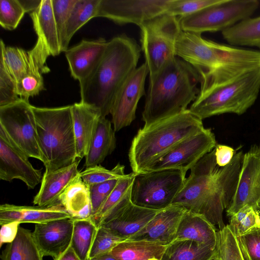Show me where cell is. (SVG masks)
<instances>
[{"label": "cell", "mask_w": 260, "mask_h": 260, "mask_svg": "<svg viewBox=\"0 0 260 260\" xmlns=\"http://www.w3.org/2000/svg\"><path fill=\"white\" fill-rule=\"evenodd\" d=\"M202 120L189 109L139 129L128 152L133 172L142 173L182 140L202 131Z\"/></svg>", "instance_id": "4"}, {"label": "cell", "mask_w": 260, "mask_h": 260, "mask_svg": "<svg viewBox=\"0 0 260 260\" xmlns=\"http://www.w3.org/2000/svg\"><path fill=\"white\" fill-rule=\"evenodd\" d=\"M73 229L74 219H60L36 224L32 235L44 256L54 259L71 244Z\"/></svg>", "instance_id": "17"}, {"label": "cell", "mask_w": 260, "mask_h": 260, "mask_svg": "<svg viewBox=\"0 0 260 260\" xmlns=\"http://www.w3.org/2000/svg\"><path fill=\"white\" fill-rule=\"evenodd\" d=\"M136 175L133 172L119 179L99 211L91 217L98 227L132 203V190Z\"/></svg>", "instance_id": "28"}, {"label": "cell", "mask_w": 260, "mask_h": 260, "mask_svg": "<svg viewBox=\"0 0 260 260\" xmlns=\"http://www.w3.org/2000/svg\"><path fill=\"white\" fill-rule=\"evenodd\" d=\"M258 146H259V149H260V144H259V145Z\"/></svg>", "instance_id": "55"}, {"label": "cell", "mask_w": 260, "mask_h": 260, "mask_svg": "<svg viewBox=\"0 0 260 260\" xmlns=\"http://www.w3.org/2000/svg\"><path fill=\"white\" fill-rule=\"evenodd\" d=\"M124 166L118 163L112 170H108L101 165L86 168L80 172L79 175L88 186L100 183L113 179H119L124 177Z\"/></svg>", "instance_id": "40"}, {"label": "cell", "mask_w": 260, "mask_h": 260, "mask_svg": "<svg viewBox=\"0 0 260 260\" xmlns=\"http://www.w3.org/2000/svg\"><path fill=\"white\" fill-rule=\"evenodd\" d=\"M88 260H117L110 253L88 258Z\"/></svg>", "instance_id": "51"}, {"label": "cell", "mask_w": 260, "mask_h": 260, "mask_svg": "<svg viewBox=\"0 0 260 260\" xmlns=\"http://www.w3.org/2000/svg\"><path fill=\"white\" fill-rule=\"evenodd\" d=\"M168 245L146 240H128L121 242L110 253L117 260H161Z\"/></svg>", "instance_id": "29"}, {"label": "cell", "mask_w": 260, "mask_h": 260, "mask_svg": "<svg viewBox=\"0 0 260 260\" xmlns=\"http://www.w3.org/2000/svg\"><path fill=\"white\" fill-rule=\"evenodd\" d=\"M201 81L198 71L191 64L176 56L154 74L149 83L142 112L144 127L179 114L187 109L200 92Z\"/></svg>", "instance_id": "3"}, {"label": "cell", "mask_w": 260, "mask_h": 260, "mask_svg": "<svg viewBox=\"0 0 260 260\" xmlns=\"http://www.w3.org/2000/svg\"><path fill=\"white\" fill-rule=\"evenodd\" d=\"M216 145L215 137L211 129L204 128L180 142L143 172L170 169L187 172L205 155L212 151Z\"/></svg>", "instance_id": "12"}, {"label": "cell", "mask_w": 260, "mask_h": 260, "mask_svg": "<svg viewBox=\"0 0 260 260\" xmlns=\"http://www.w3.org/2000/svg\"><path fill=\"white\" fill-rule=\"evenodd\" d=\"M72 218L60 204L50 207L18 206L9 204L0 206V224L13 221L40 224Z\"/></svg>", "instance_id": "20"}, {"label": "cell", "mask_w": 260, "mask_h": 260, "mask_svg": "<svg viewBox=\"0 0 260 260\" xmlns=\"http://www.w3.org/2000/svg\"><path fill=\"white\" fill-rule=\"evenodd\" d=\"M45 90L41 74H27L17 82V92L20 98L29 100Z\"/></svg>", "instance_id": "45"}, {"label": "cell", "mask_w": 260, "mask_h": 260, "mask_svg": "<svg viewBox=\"0 0 260 260\" xmlns=\"http://www.w3.org/2000/svg\"><path fill=\"white\" fill-rule=\"evenodd\" d=\"M77 0H52V8L58 31L61 52L68 49L66 26L70 13Z\"/></svg>", "instance_id": "39"}, {"label": "cell", "mask_w": 260, "mask_h": 260, "mask_svg": "<svg viewBox=\"0 0 260 260\" xmlns=\"http://www.w3.org/2000/svg\"><path fill=\"white\" fill-rule=\"evenodd\" d=\"M54 260H81L70 245Z\"/></svg>", "instance_id": "50"}, {"label": "cell", "mask_w": 260, "mask_h": 260, "mask_svg": "<svg viewBox=\"0 0 260 260\" xmlns=\"http://www.w3.org/2000/svg\"><path fill=\"white\" fill-rule=\"evenodd\" d=\"M73 130L77 158L85 157L96 123L101 116L100 110L82 102L71 105Z\"/></svg>", "instance_id": "23"}, {"label": "cell", "mask_w": 260, "mask_h": 260, "mask_svg": "<svg viewBox=\"0 0 260 260\" xmlns=\"http://www.w3.org/2000/svg\"><path fill=\"white\" fill-rule=\"evenodd\" d=\"M79 162L77 160L69 166L52 172L45 171L40 189L34 198V204L40 207L58 205L60 195L80 173Z\"/></svg>", "instance_id": "21"}, {"label": "cell", "mask_w": 260, "mask_h": 260, "mask_svg": "<svg viewBox=\"0 0 260 260\" xmlns=\"http://www.w3.org/2000/svg\"><path fill=\"white\" fill-rule=\"evenodd\" d=\"M216 250L220 260H245L237 238L229 224L217 232Z\"/></svg>", "instance_id": "37"}, {"label": "cell", "mask_w": 260, "mask_h": 260, "mask_svg": "<svg viewBox=\"0 0 260 260\" xmlns=\"http://www.w3.org/2000/svg\"><path fill=\"white\" fill-rule=\"evenodd\" d=\"M115 131L111 122L101 116L95 126L85 157L86 168L98 165L111 154L116 147Z\"/></svg>", "instance_id": "27"}, {"label": "cell", "mask_w": 260, "mask_h": 260, "mask_svg": "<svg viewBox=\"0 0 260 260\" xmlns=\"http://www.w3.org/2000/svg\"><path fill=\"white\" fill-rule=\"evenodd\" d=\"M235 150L229 146L217 144L215 148V155L217 165L224 167L230 163L234 155Z\"/></svg>", "instance_id": "48"}, {"label": "cell", "mask_w": 260, "mask_h": 260, "mask_svg": "<svg viewBox=\"0 0 260 260\" xmlns=\"http://www.w3.org/2000/svg\"><path fill=\"white\" fill-rule=\"evenodd\" d=\"M118 180H111L88 186L92 205L91 217L99 211L117 184Z\"/></svg>", "instance_id": "46"}, {"label": "cell", "mask_w": 260, "mask_h": 260, "mask_svg": "<svg viewBox=\"0 0 260 260\" xmlns=\"http://www.w3.org/2000/svg\"><path fill=\"white\" fill-rule=\"evenodd\" d=\"M19 0H0V25L4 29H16L25 14Z\"/></svg>", "instance_id": "41"}, {"label": "cell", "mask_w": 260, "mask_h": 260, "mask_svg": "<svg viewBox=\"0 0 260 260\" xmlns=\"http://www.w3.org/2000/svg\"><path fill=\"white\" fill-rule=\"evenodd\" d=\"M45 171L69 166L77 159L71 105L56 108L32 106Z\"/></svg>", "instance_id": "5"}, {"label": "cell", "mask_w": 260, "mask_h": 260, "mask_svg": "<svg viewBox=\"0 0 260 260\" xmlns=\"http://www.w3.org/2000/svg\"><path fill=\"white\" fill-rule=\"evenodd\" d=\"M0 127L10 141L28 157L42 161L36 119L29 100L20 98L0 107Z\"/></svg>", "instance_id": "10"}, {"label": "cell", "mask_w": 260, "mask_h": 260, "mask_svg": "<svg viewBox=\"0 0 260 260\" xmlns=\"http://www.w3.org/2000/svg\"><path fill=\"white\" fill-rule=\"evenodd\" d=\"M108 42L103 38L82 40L65 53L72 77L80 81L92 72L101 60Z\"/></svg>", "instance_id": "19"}, {"label": "cell", "mask_w": 260, "mask_h": 260, "mask_svg": "<svg viewBox=\"0 0 260 260\" xmlns=\"http://www.w3.org/2000/svg\"><path fill=\"white\" fill-rule=\"evenodd\" d=\"M98 227L91 217L74 219L71 246L81 260H88Z\"/></svg>", "instance_id": "33"}, {"label": "cell", "mask_w": 260, "mask_h": 260, "mask_svg": "<svg viewBox=\"0 0 260 260\" xmlns=\"http://www.w3.org/2000/svg\"><path fill=\"white\" fill-rule=\"evenodd\" d=\"M29 15L38 38L44 43L51 55H59L61 52L52 0H42L39 7Z\"/></svg>", "instance_id": "25"}, {"label": "cell", "mask_w": 260, "mask_h": 260, "mask_svg": "<svg viewBox=\"0 0 260 260\" xmlns=\"http://www.w3.org/2000/svg\"><path fill=\"white\" fill-rule=\"evenodd\" d=\"M149 71L145 63L129 76L115 97L110 114L115 132L129 125L136 118L138 102L145 94Z\"/></svg>", "instance_id": "14"}, {"label": "cell", "mask_w": 260, "mask_h": 260, "mask_svg": "<svg viewBox=\"0 0 260 260\" xmlns=\"http://www.w3.org/2000/svg\"><path fill=\"white\" fill-rule=\"evenodd\" d=\"M175 55L199 73L200 90L223 85L260 68V51L229 46L181 31Z\"/></svg>", "instance_id": "1"}, {"label": "cell", "mask_w": 260, "mask_h": 260, "mask_svg": "<svg viewBox=\"0 0 260 260\" xmlns=\"http://www.w3.org/2000/svg\"><path fill=\"white\" fill-rule=\"evenodd\" d=\"M141 50L149 76L156 73L175 55V43L182 31L179 18L167 13L140 25Z\"/></svg>", "instance_id": "7"}, {"label": "cell", "mask_w": 260, "mask_h": 260, "mask_svg": "<svg viewBox=\"0 0 260 260\" xmlns=\"http://www.w3.org/2000/svg\"><path fill=\"white\" fill-rule=\"evenodd\" d=\"M20 223L13 221L3 224L0 231V247L4 244L12 243L16 238Z\"/></svg>", "instance_id": "47"}, {"label": "cell", "mask_w": 260, "mask_h": 260, "mask_svg": "<svg viewBox=\"0 0 260 260\" xmlns=\"http://www.w3.org/2000/svg\"><path fill=\"white\" fill-rule=\"evenodd\" d=\"M222 35L231 45L260 49V16L244 19L222 31Z\"/></svg>", "instance_id": "32"}, {"label": "cell", "mask_w": 260, "mask_h": 260, "mask_svg": "<svg viewBox=\"0 0 260 260\" xmlns=\"http://www.w3.org/2000/svg\"><path fill=\"white\" fill-rule=\"evenodd\" d=\"M259 210H260V203H259Z\"/></svg>", "instance_id": "54"}, {"label": "cell", "mask_w": 260, "mask_h": 260, "mask_svg": "<svg viewBox=\"0 0 260 260\" xmlns=\"http://www.w3.org/2000/svg\"><path fill=\"white\" fill-rule=\"evenodd\" d=\"M42 170L35 169L28 157L9 140L0 127V179L23 181L29 189H34L42 181Z\"/></svg>", "instance_id": "16"}, {"label": "cell", "mask_w": 260, "mask_h": 260, "mask_svg": "<svg viewBox=\"0 0 260 260\" xmlns=\"http://www.w3.org/2000/svg\"><path fill=\"white\" fill-rule=\"evenodd\" d=\"M216 248L189 240H174L168 244L161 260H212Z\"/></svg>", "instance_id": "30"}, {"label": "cell", "mask_w": 260, "mask_h": 260, "mask_svg": "<svg viewBox=\"0 0 260 260\" xmlns=\"http://www.w3.org/2000/svg\"><path fill=\"white\" fill-rule=\"evenodd\" d=\"M100 0H77L66 26L67 40L70 43L74 35L84 24L96 17Z\"/></svg>", "instance_id": "35"}, {"label": "cell", "mask_w": 260, "mask_h": 260, "mask_svg": "<svg viewBox=\"0 0 260 260\" xmlns=\"http://www.w3.org/2000/svg\"><path fill=\"white\" fill-rule=\"evenodd\" d=\"M260 91V68L223 85L200 90L189 110L200 119L224 113L244 114Z\"/></svg>", "instance_id": "6"}, {"label": "cell", "mask_w": 260, "mask_h": 260, "mask_svg": "<svg viewBox=\"0 0 260 260\" xmlns=\"http://www.w3.org/2000/svg\"><path fill=\"white\" fill-rule=\"evenodd\" d=\"M141 48L136 40L122 34L108 41L96 67L79 81L81 102L110 114L113 102L124 83L137 68Z\"/></svg>", "instance_id": "2"}, {"label": "cell", "mask_w": 260, "mask_h": 260, "mask_svg": "<svg viewBox=\"0 0 260 260\" xmlns=\"http://www.w3.org/2000/svg\"><path fill=\"white\" fill-rule=\"evenodd\" d=\"M259 6L257 0H221L178 18L183 31L200 35L205 32L222 31L250 17Z\"/></svg>", "instance_id": "9"}, {"label": "cell", "mask_w": 260, "mask_h": 260, "mask_svg": "<svg viewBox=\"0 0 260 260\" xmlns=\"http://www.w3.org/2000/svg\"><path fill=\"white\" fill-rule=\"evenodd\" d=\"M20 98L17 92L16 81L0 59V107L14 103Z\"/></svg>", "instance_id": "42"}, {"label": "cell", "mask_w": 260, "mask_h": 260, "mask_svg": "<svg viewBox=\"0 0 260 260\" xmlns=\"http://www.w3.org/2000/svg\"><path fill=\"white\" fill-rule=\"evenodd\" d=\"M172 0H100L96 17L107 18L119 24L138 26L166 13Z\"/></svg>", "instance_id": "13"}, {"label": "cell", "mask_w": 260, "mask_h": 260, "mask_svg": "<svg viewBox=\"0 0 260 260\" xmlns=\"http://www.w3.org/2000/svg\"><path fill=\"white\" fill-rule=\"evenodd\" d=\"M212 260H220V259L216 255V256Z\"/></svg>", "instance_id": "52"}, {"label": "cell", "mask_w": 260, "mask_h": 260, "mask_svg": "<svg viewBox=\"0 0 260 260\" xmlns=\"http://www.w3.org/2000/svg\"><path fill=\"white\" fill-rule=\"evenodd\" d=\"M149 260H159V259H157L156 258H151V259H150Z\"/></svg>", "instance_id": "53"}, {"label": "cell", "mask_w": 260, "mask_h": 260, "mask_svg": "<svg viewBox=\"0 0 260 260\" xmlns=\"http://www.w3.org/2000/svg\"><path fill=\"white\" fill-rule=\"evenodd\" d=\"M260 203V149L253 145L244 154L235 194L226 209L230 217L248 205L259 210Z\"/></svg>", "instance_id": "15"}, {"label": "cell", "mask_w": 260, "mask_h": 260, "mask_svg": "<svg viewBox=\"0 0 260 260\" xmlns=\"http://www.w3.org/2000/svg\"><path fill=\"white\" fill-rule=\"evenodd\" d=\"M186 174L177 169L136 174L132 190V203L155 210L171 205L184 185Z\"/></svg>", "instance_id": "8"}, {"label": "cell", "mask_w": 260, "mask_h": 260, "mask_svg": "<svg viewBox=\"0 0 260 260\" xmlns=\"http://www.w3.org/2000/svg\"><path fill=\"white\" fill-rule=\"evenodd\" d=\"M221 0H172L166 13L181 18L194 13Z\"/></svg>", "instance_id": "43"}, {"label": "cell", "mask_w": 260, "mask_h": 260, "mask_svg": "<svg viewBox=\"0 0 260 260\" xmlns=\"http://www.w3.org/2000/svg\"><path fill=\"white\" fill-rule=\"evenodd\" d=\"M237 238L245 260H260V229Z\"/></svg>", "instance_id": "44"}, {"label": "cell", "mask_w": 260, "mask_h": 260, "mask_svg": "<svg viewBox=\"0 0 260 260\" xmlns=\"http://www.w3.org/2000/svg\"><path fill=\"white\" fill-rule=\"evenodd\" d=\"M215 148L205 155L190 169L188 177L173 200L172 205L180 206L187 211L208 217V201L216 173Z\"/></svg>", "instance_id": "11"}, {"label": "cell", "mask_w": 260, "mask_h": 260, "mask_svg": "<svg viewBox=\"0 0 260 260\" xmlns=\"http://www.w3.org/2000/svg\"><path fill=\"white\" fill-rule=\"evenodd\" d=\"M229 224L237 237L260 229V210L246 205L230 217Z\"/></svg>", "instance_id": "36"}, {"label": "cell", "mask_w": 260, "mask_h": 260, "mask_svg": "<svg viewBox=\"0 0 260 260\" xmlns=\"http://www.w3.org/2000/svg\"><path fill=\"white\" fill-rule=\"evenodd\" d=\"M215 226L204 216L186 210L178 229L177 240H189L216 248Z\"/></svg>", "instance_id": "24"}, {"label": "cell", "mask_w": 260, "mask_h": 260, "mask_svg": "<svg viewBox=\"0 0 260 260\" xmlns=\"http://www.w3.org/2000/svg\"><path fill=\"white\" fill-rule=\"evenodd\" d=\"M43 257L32 232L21 226L15 239L7 244L1 255L2 260H43Z\"/></svg>", "instance_id": "31"}, {"label": "cell", "mask_w": 260, "mask_h": 260, "mask_svg": "<svg viewBox=\"0 0 260 260\" xmlns=\"http://www.w3.org/2000/svg\"><path fill=\"white\" fill-rule=\"evenodd\" d=\"M186 210L171 205L160 210L141 230L128 240H146L168 245L175 240L181 218Z\"/></svg>", "instance_id": "18"}, {"label": "cell", "mask_w": 260, "mask_h": 260, "mask_svg": "<svg viewBox=\"0 0 260 260\" xmlns=\"http://www.w3.org/2000/svg\"><path fill=\"white\" fill-rule=\"evenodd\" d=\"M159 210L140 207L132 203L100 226L128 239L144 227Z\"/></svg>", "instance_id": "22"}, {"label": "cell", "mask_w": 260, "mask_h": 260, "mask_svg": "<svg viewBox=\"0 0 260 260\" xmlns=\"http://www.w3.org/2000/svg\"><path fill=\"white\" fill-rule=\"evenodd\" d=\"M127 240L103 226H99L89 252V258L110 253L118 244Z\"/></svg>", "instance_id": "38"}, {"label": "cell", "mask_w": 260, "mask_h": 260, "mask_svg": "<svg viewBox=\"0 0 260 260\" xmlns=\"http://www.w3.org/2000/svg\"><path fill=\"white\" fill-rule=\"evenodd\" d=\"M19 2L25 13L30 14L39 7L42 0H19Z\"/></svg>", "instance_id": "49"}, {"label": "cell", "mask_w": 260, "mask_h": 260, "mask_svg": "<svg viewBox=\"0 0 260 260\" xmlns=\"http://www.w3.org/2000/svg\"><path fill=\"white\" fill-rule=\"evenodd\" d=\"M1 57L8 70L18 82L26 75L29 63V51L17 47L6 46L0 41Z\"/></svg>", "instance_id": "34"}, {"label": "cell", "mask_w": 260, "mask_h": 260, "mask_svg": "<svg viewBox=\"0 0 260 260\" xmlns=\"http://www.w3.org/2000/svg\"><path fill=\"white\" fill-rule=\"evenodd\" d=\"M58 203L64 208L73 219L91 217L92 205L89 187L79 174L60 195Z\"/></svg>", "instance_id": "26"}]
</instances>
